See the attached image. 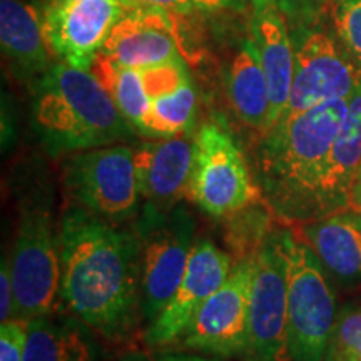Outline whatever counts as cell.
Wrapping results in <instances>:
<instances>
[{
	"label": "cell",
	"instance_id": "1",
	"mask_svg": "<svg viewBox=\"0 0 361 361\" xmlns=\"http://www.w3.org/2000/svg\"><path fill=\"white\" fill-rule=\"evenodd\" d=\"M61 298L107 340L129 336L141 314V243L134 229L69 206L59 221Z\"/></svg>",
	"mask_w": 361,
	"mask_h": 361
},
{
	"label": "cell",
	"instance_id": "2",
	"mask_svg": "<svg viewBox=\"0 0 361 361\" xmlns=\"http://www.w3.org/2000/svg\"><path fill=\"white\" fill-rule=\"evenodd\" d=\"M346 112L348 99H335L283 117L261 134L252 176L278 219L305 224L318 218L319 184Z\"/></svg>",
	"mask_w": 361,
	"mask_h": 361
},
{
	"label": "cell",
	"instance_id": "3",
	"mask_svg": "<svg viewBox=\"0 0 361 361\" xmlns=\"http://www.w3.org/2000/svg\"><path fill=\"white\" fill-rule=\"evenodd\" d=\"M30 111L35 135L56 157L137 134L92 72L61 61L32 82Z\"/></svg>",
	"mask_w": 361,
	"mask_h": 361
},
{
	"label": "cell",
	"instance_id": "4",
	"mask_svg": "<svg viewBox=\"0 0 361 361\" xmlns=\"http://www.w3.org/2000/svg\"><path fill=\"white\" fill-rule=\"evenodd\" d=\"M17 206V233L11 256L16 319L51 314L61 293L59 226L54 223V189L40 166H27L12 176Z\"/></svg>",
	"mask_w": 361,
	"mask_h": 361
},
{
	"label": "cell",
	"instance_id": "5",
	"mask_svg": "<svg viewBox=\"0 0 361 361\" xmlns=\"http://www.w3.org/2000/svg\"><path fill=\"white\" fill-rule=\"evenodd\" d=\"M288 281V336L293 361H324L336 322L335 295L323 263L306 243L281 231Z\"/></svg>",
	"mask_w": 361,
	"mask_h": 361
},
{
	"label": "cell",
	"instance_id": "6",
	"mask_svg": "<svg viewBox=\"0 0 361 361\" xmlns=\"http://www.w3.org/2000/svg\"><path fill=\"white\" fill-rule=\"evenodd\" d=\"M134 231L141 243V314L151 324L173 298L194 247L196 219L184 206H142Z\"/></svg>",
	"mask_w": 361,
	"mask_h": 361
},
{
	"label": "cell",
	"instance_id": "7",
	"mask_svg": "<svg viewBox=\"0 0 361 361\" xmlns=\"http://www.w3.org/2000/svg\"><path fill=\"white\" fill-rule=\"evenodd\" d=\"M62 186L71 206H79L112 224L139 214L134 147L126 144L85 149L62 159Z\"/></svg>",
	"mask_w": 361,
	"mask_h": 361
},
{
	"label": "cell",
	"instance_id": "8",
	"mask_svg": "<svg viewBox=\"0 0 361 361\" xmlns=\"http://www.w3.org/2000/svg\"><path fill=\"white\" fill-rule=\"evenodd\" d=\"M186 197L206 214L218 219L263 202L252 169L223 126L206 123L196 133Z\"/></svg>",
	"mask_w": 361,
	"mask_h": 361
},
{
	"label": "cell",
	"instance_id": "9",
	"mask_svg": "<svg viewBox=\"0 0 361 361\" xmlns=\"http://www.w3.org/2000/svg\"><path fill=\"white\" fill-rule=\"evenodd\" d=\"M293 44L295 75L283 117L296 116L335 99H350L361 80V67L340 40L310 25L296 29Z\"/></svg>",
	"mask_w": 361,
	"mask_h": 361
},
{
	"label": "cell",
	"instance_id": "10",
	"mask_svg": "<svg viewBox=\"0 0 361 361\" xmlns=\"http://www.w3.org/2000/svg\"><path fill=\"white\" fill-rule=\"evenodd\" d=\"M255 258L238 261L178 340L184 348L219 356L251 355V291Z\"/></svg>",
	"mask_w": 361,
	"mask_h": 361
},
{
	"label": "cell",
	"instance_id": "11",
	"mask_svg": "<svg viewBox=\"0 0 361 361\" xmlns=\"http://www.w3.org/2000/svg\"><path fill=\"white\" fill-rule=\"evenodd\" d=\"M251 355L258 361H293L288 336V281L281 233L255 256L250 310Z\"/></svg>",
	"mask_w": 361,
	"mask_h": 361
},
{
	"label": "cell",
	"instance_id": "12",
	"mask_svg": "<svg viewBox=\"0 0 361 361\" xmlns=\"http://www.w3.org/2000/svg\"><path fill=\"white\" fill-rule=\"evenodd\" d=\"M124 16L121 0H71L44 4V32L57 61L90 71L112 27Z\"/></svg>",
	"mask_w": 361,
	"mask_h": 361
},
{
	"label": "cell",
	"instance_id": "13",
	"mask_svg": "<svg viewBox=\"0 0 361 361\" xmlns=\"http://www.w3.org/2000/svg\"><path fill=\"white\" fill-rule=\"evenodd\" d=\"M231 269V255L219 250L211 239H200L192 247L186 273L178 290L159 316L149 324L146 331L147 345L154 348L178 343L207 298L223 286Z\"/></svg>",
	"mask_w": 361,
	"mask_h": 361
},
{
	"label": "cell",
	"instance_id": "14",
	"mask_svg": "<svg viewBox=\"0 0 361 361\" xmlns=\"http://www.w3.org/2000/svg\"><path fill=\"white\" fill-rule=\"evenodd\" d=\"M194 137L184 133L134 146V168L144 204L171 209L186 197L194 164Z\"/></svg>",
	"mask_w": 361,
	"mask_h": 361
},
{
	"label": "cell",
	"instance_id": "15",
	"mask_svg": "<svg viewBox=\"0 0 361 361\" xmlns=\"http://www.w3.org/2000/svg\"><path fill=\"white\" fill-rule=\"evenodd\" d=\"M251 7V37L269 87V130L281 119L290 101L295 75V44L286 17L273 0H256Z\"/></svg>",
	"mask_w": 361,
	"mask_h": 361
},
{
	"label": "cell",
	"instance_id": "16",
	"mask_svg": "<svg viewBox=\"0 0 361 361\" xmlns=\"http://www.w3.org/2000/svg\"><path fill=\"white\" fill-rule=\"evenodd\" d=\"M0 44L13 74L34 82L54 64L44 32L42 8L25 0L0 2Z\"/></svg>",
	"mask_w": 361,
	"mask_h": 361
},
{
	"label": "cell",
	"instance_id": "17",
	"mask_svg": "<svg viewBox=\"0 0 361 361\" xmlns=\"http://www.w3.org/2000/svg\"><path fill=\"white\" fill-rule=\"evenodd\" d=\"M361 168V80L348 99V112L328 156L318 191V218L348 211Z\"/></svg>",
	"mask_w": 361,
	"mask_h": 361
},
{
	"label": "cell",
	"instance_id": "18",
	"mask_svg": "<svg viewBox=\"0 0 361 361\" xmlns=\"http://www.w3.org/2000/svg\"><path fill=\"white\" fill-rule=\"evenodd\" d=\"M301 231L303 241L335 276H361V214L340 211L305 223Z\"/></svg>",
	"mask_w": 361,
	"mask_h": 361
},
{
	"label": "cell",
	"instance_id": "19",
	"mask_svg": "<svg viewBox=\"0 0 361 361\" xmlns=\"http://www.w3.org/2000/svg\"><path fill=\"white\" fill-rule=\"evenodd\" d=\"M226 89L234 114L247 128L264 134L269 123V87L251 34L243 39L226 71Z\"/></svg>",
	"mask_w": 361,
	"mask_h": 361
},
{
	"label": "cell",
	"instance_id": "20",
	"mask_svg": "<svg viewBox=\"0 0 361 361\" xmlns=\"http://www.w3.org/2000/svg\"><path fill=\"white\" fill-rule=\"evenodd\" d=\"M92 341L78 324L49 314L27 322L24 361H94Z\"/></svg>",
	"mask_w": 361,
	"mask_h": 361
},
{
	"label": "cell",
	"instance_id": "21",
	"mask_svg": "<svg viewBox=\"0 0 361 361\" xmlns=\"http://www.w3.org/2000/svg\"><path fill=\"white\" fill-rule=\"evenodd\" d=\"M90 72L109 92L117 109L128 119L135 133L141 134L144 119L151 106L146 89H144L141 71L119 66L112 59L99 54L90 66Z\"/></svg>",
	"mask_w": 361,
	"mask_h": 361
},
{
	"label": "cell",
	"instance_id": "22",
	"mask_svg": "<svg viewBox=\"0 0 361 361\" xmlns=\"http://www.w3.org/2000/svg\"><path fill=\"white\" fill-rule=\"evenodd\" d=\"M196 106L197 94L191 80L180 85L174 92L152 99L144 119L141 135L164 139L191 133Z\"/></svg>",
	"mask_w": 361,
	"mask_h": 361
},
{
	"label": "cell",
	"instance_id": "23",
	"mask_svg": "<svg viewBox=\"0 0 361 361\" xmlns=\"http://www.w3.org/2000/svg\"><path fill=\"white\" fill-rule=\"evenodd\" d=\"M252 204L239 213L229 216L228 228V246L231 247L233 256L238 261L251 259L261 251L274 231L269 226V209H258Z\"/></svg>",
	"mask_w": 361,
	"mask_h": 361
},
{
	"label": "cell",
	"instance_id": "24",
	"mask_svg": "<svg viewBox=\"0 0 361 361\" xmlns=\"http://www.w3.org/2000/svg\"><path fill=\"white\" fill-rule=\"evenodd\" d=\"M324 361H361V303L338 313Z\"/></svg>",
	"mask_w": 361,
	"mask_h": 361
},
{
	"label": "cell",
	"instance_id": "25",
	"mask_svg": "<svg viewBox=\"0 0 361 361\" xmlns=\"http://www.w3.org/2000/svg\"><path fill=\"white\" fill-rule=\"evenodd\" d=\"M331 20L336 39L361 67V0H333Z\"/></svg>",
	"mask_w": 361,
	"mask_h": 361
},
{
	"label": "cell",
	"instance_id": "26",
	"mask_svg": "<svg viewBox=\"0 0 361 361\" xmlns=\"http://www.w3.org/2000/svg\"><path fill=\"white\" fill-rule=\"evenodd\" d=\"M141 75L149 101L174 92L180 85L191 80V75H189V71L186 67V61L168 62V64L147 67V69L141 71Z\"/></svg>",
	"mask_w": 361,
	"mask_h": 361
},
{
	"label": "cell",
	"instance_id": "27",
	"mask_svg": "<svg viewBox=\"0 0 361 361\" xmlns=\"http://www.w3.org/2000/svg\"><path fill=\"white\" fill-rule=\"evenodd\" d=\"M27 322L11 319L0 326V361H24Z\"/></svg>",
	"mask_w": 361,
	"mask_h": 361
},
{
	"label": "cell",
	"instance_id": "28",
	"mask_svg": "<svg viewBox=\"0 0 361 361\" xmlns=\"http://www.w3.org/2000/svg\"><path fill=\"white\" fill-rule=\"evenodd\" d=\"M273 2L283 12L286 20L300 29V27L313 25L318 20L326 0H273Z\"/></svg>",
	"mask_w": 361,
	"mask_h": 361
},
{
	"label": "cell",
	"instance_id": "29",
	"mask_svg": "<svg viewBox=\"0 0 361 361\" xmlns=\"http://www.w3.org/2000/svg\"><path fill=\"white\" fill-rule=\"evenodd\" d=\"M11 319H16V290L11 256H4L0 268V322L6 323Z\"/></svg>",
	"mask_w": 361,
	"mask_h": 361
},
{
	"label": "cell",
	"instance_id": "30",
	"mask_svg": "<svg viewBox=\"0 0 361 361\" xmlns=\"http://www.w3.org/2000/svg\"><path fill=\"white\" fill-rule=\"evenodd\" d=\"M121 4H123L124 11L137 7H152L169 12L188 13V16H191L194 11H197L192 0H121Z\"/></svg>",
	"mask_w": 361,
	"mask_h": 361
},
{
	"label": "cell",
	"instance_id": "31",
	"mask_svg": "<svg viewBox=\"0 0 361 361\" xmlns=\"http://www.w3.org/2000/svg\"><path fill=\"white\" fill-rule=\"evenodd\" d=\"M197 11L202 12H223V11H241L245 0H192Z\"/></svg>",
	"mask_w": 361,
	"mask_h": 361
},
{
	"label": "cell",
	"instance_id": "32",
	"mask_svg": "<svg viewBox=\"0 0 361 361\" xmlns=\"http://www.w3.org/2000/svg\"><path fill=\"white\" fill-rule=\"evenodd\" d=\"M121 361H218L202 358V356L189 355H161V356H146V355H128Z\"/></svg>",
	"mask_w": 361,
	"mask_h": 361
},
{
	"label": "cell",
	"instance_id": "33",
	"mask_svg": "<svg viewBox=\"0 0 361 361\" xmlns=\"http://www.w3.org/2000/svg\"><path fill=\"white\" fill-rule=\"evenodd\" d=\"M351 211L361 214V168L358 171V176H356V183L353 188V192H351Z\"/></svg>",
	"mask_w": 361,
	"mask_h": 361
},
{
	"label": "cell",
	"instance_id": "34",
	"mask_svg": "<svg viewBox=\"0 0 361 361\" xmlns=\"http://www.w3.org/2000/svg\"><path fill=\"white\" fill-rule=\"evenodd\" d=\"M71 2V0H44V4H64Z\"/></svg>",
	"mask_w": 361,
	"mask_h": 361
},
{
	"label": "cell",
	"instance_id": "35",
	"mask_svg": "<svg viewBox=\"0 0 361 361\" xmlns=\"http://www.w3.org/2000/svg\"><path fill=\"white\" fill-rule=\"evenodd\" d=\"M247 2H250V4H255V2H256V0H247Z\"/></svg>",
	"mask_w": 361,
	"mask_h": 361
}]
</instances>
